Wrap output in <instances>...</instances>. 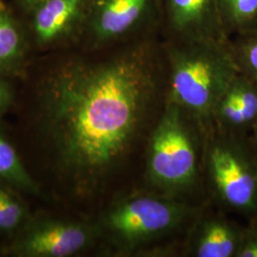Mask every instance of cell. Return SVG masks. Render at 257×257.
<instances>
[{
  "instance_id": "obj_19",
  "label": "cell",
  "mask_w": 257,
  "mask_h": 257,
  "mask_svg": "<svg viewBox=\"0 0 257 257\" xmlns=\"http://www.w3.org/2000/svg\"><path fill=\"white\" fill-rule=\"evenodd\" d=\"M17 1L19 3V7L28 14L41 0H17Z\"/></svg>"
},
{
  "instance_id": "obj_5",
  "label": "cell",
  "mask_w": 257,
  "mask_h": 257,
  "mask_svg": "<svg viewBox=\"0 0 257 257\" xmlns=\"http://www.w3.org/2000/svg\"><path fill=\"white\" fill-rule=\"evenodd\" d=\"M203 170L221 206L248 220L257 218V152L249 136L213 131L205 139Z\"/></svg>"
},
{
  "instance_id": "obj_12",
  "label": "cell",
  "mask_w": 257,
  "mask_h": 257,
  "mask_svg": "<svg viewBox=\"0 0 257 257\" xmlns=\"http://www.w3.org/2000/svg\"><path fill=\"white\" fill-rule=\"evenodd\" d=\"M29 37L19 20L0 1V75L19 74L27 57Z\"/></svg>"
},
{
  "instance_id": "obj_16",
  "label": "cell",
  "mask_w": 257,
  "mask_h": 257,
  "mask_svg": "<svg viewBox=\"0 0 257 257\" xmlns=\"http://www.w3.org/2000/svg\"><path fill=\"white\" fill-rule=\"evenodd\" d=\"M230 46L239 73L257 85V30L231 37Z\"/></svg>"
},
{
  "instance_id": "obj_20",
  "label": "cell",
  "mask_w": 257,
  "mask_h": 257,
  "mask_svg": "<svg viewBox=\"0 0 257 257\" xmlns=\"http://www.w3.org/2000/svg\"><path fill=\"white\" fill-rule=\"evenodd\" d=\"M249 139H250V141H251L253 147L256 150L257 152V121L255 122L253 128L251 130V132H250Z\"/></svg>"
},
{
  "instance_id": "obj_3",
  "label": "cell",
  "mask_w": 257,
  "mask_h": 257,
  "mask_svg": "<svg viewBox=\"0 0 257 257\" xmlns=\"http://www.w3.org/2000/svg\"><path fill=\"white\" fill-rule=\"evenodd\" d=\"M204 137L180 107L165 100L148 144L146 179L157 192L183 200L201 177Z\"/></svg>"
},
{
  "instance_id": "obj_17",
  "label": "cell",
  "mask_w": 257,
  "mask_h": 257,
  "mask_svg": "<svg viewBox=\"0 0 257 257\" xmlns=\"http://www.w3.org/2000/svg\"><path fill=\"white\" fill-rule=\"evenodd\" d=\"M236 257H257V218L243 228Z\"/></svg>"
},
{
  "instance_id": "obj_6",
  "label": "cell",
  "mask_w": 257,
  "mask_h": 257,
  "mask_svg": "<svg viewBox=\"0 0 257 257\" xmlns=\"http://www.w3.org/2000/svg\"><path fill=\"white\" fill-rule=\"evenodd\" d=\"M159 27L160 0H88L79 43L101 51L159 35Z\"/></svg>"
},
{
  "instance_id": "obj_18",
  "label": "cell",
  "mask_w": 257,
  "mask_h": 257,
  "mask_svg": "<svg viewBox=\"0 0 257 257\" xmlns=\"http://www.w3.org/2000/svg\"><path fill=\"white\" fill-rule=\"evenodd\" d=\"M6 78L0 75V114L9 108L13 100V92Z\"/></svg>"
},
{
  "instance_id": "obj_9",
  "label": "cell",
  "mask_w": 257,
  "mask_h": 257,
  "mask_svg": "<svg viewBox=\"0 0 257 257\" xmlns=\"http://www.w3.org/2000/svg\"><path fill=\"white\" fill-rule=\"evenodd\" d=\"M87 5L88 0H41L28 13L32 40L44 49L79 43Z\"/></svg>"
},
{
  "instance_id": "obj_7",
  "label": "cell",
  "mask_w": 257,
  "mask_h": 257,
  "mask_svg": "<svg viewBox=\"0 0 257 257\" xmlns=\"http://www.w3.org/2000/svg\"><path fill=\"white\" fill-rule=\"evenodd\" d=\"M100 238L95 224L57 218L36 219L15 235L6 254L19 257H69L76 255Z\"/></svg>"
},
{
  "instance_id": "obj_14",
  "label": "cell",
  "mask_w": 257,
  "mask_h": 257,
  "mask_svg": "<svg viewBox=\"0 0 257 257\" xmlns=\"http://www.w3.org/2000/svg\"><path fill=\"white\" fill-rule=\"evenodd\" d=\"M228 38L257 30V0H216Z\"/></svg>"
},
{
  "instance_id": "obj_8",
  "label": "cell",
  "mask_w": 257,
  "mask_h": 257,
  "mask_svg": "<svg viewBox=\"0 0 257 257\" xmlns=\"http://www.w3.org/2000/svg\"><path fill=\"white\" fill-rule=\"evenodd\" d=\"M159 35L164 41L230 39L216 0H160Z\"/></svg>"
},
{
  "instance_id": "obj_4",
  "label": "cell",
  "mask_w": 257,
  "mask_h": 257,
  "mask_svg": "<svg viewBox=\"0 0 257 257\" xmlns=\"http://www.w3.org/2000/svg\"><path fill=\"white\" fill-rule=\"evenodd\" d=\"M197 210L163 193H136L112 204L96 223L100 238L119 253H133L179 230Z\"/></svg>"
},
{
  "instance_id": "obj_11",
  "label": "cell",
  "mask_w": 257,
  "mask_h": 257,
  "mask_svg": "<svg viewBox=\"0 0 257 257\" xmlns=\"http://www.w3.org/2000/svg\"><path fill=\"white\" fill-rule=\"evenodd\" d=\"M243 228L218 214L196 216L187 240L193 257H236Z\"/></svg>"
},
{
  "instance_id": "obj_10",
  "label": "cell",
  "mask_w": 257,
  "mask_h": 257,
  "mask_svg": "<svg viewBox=\"0 0 257 257\" xmlns=\"http://www.w3.org/2000/svg\"><path fill=\"white\" fill-rule=\"evenodd\" d=\"M257 121V85L239 73L217 102L213 128L222 134L246 137Z\"/></svg>"
},
{
  "instance_id": "obj_2",
  "label": "cell",
  "mask_w": 257,
  "mask_h": 257,
  "mask_svg": "<svg viewBox=\"0 0 257 257\" xmlns=\"http://www.w3.org/2000/svg\"><path fill=\"white\" fill-rule=\"evenodd\" d=\"M165 100L193 118L204 140L213 132L212 115L221 96L239 74L229 40H162Z\"/></svg>"
},
{
  "instance_id": "obj_13",
  "label": "cell",
  "mask_w": 257,
  "mask_h": 257,
  "mask_svg": "<svg viewBox=\"0 0 257 257\" xmlns=\"http://www.w3.org/2000/svg\"><path fill=\"white\" fill-rule=\"evenodd\" d=\"M0 182L16 190L40 194L37 181L30 175L19 153L8 138L0 131Z\"/></svg>"
},
{
  "instance_id": "obj_1",
  "label": "cell",
  "mask_w": 257,
  "mask_h": 257,
  "mask_svg": "<svg viewBox=\"0 0 257 257\" xmlns=\"http://www.w3.org/2000/svg\"><path fill=\"white\" fill-rule=\"evenodd\" d=\"M165 81L159 35L121 44L100 59L67 58L47 73L33 123L68 193L87 198L101 191L130 155Z\"/></svg>"
},
{
  "instance_id": "obj_15",
  "label": "cell",
  "mask_w": 257,
  "mask_h": 257,
  "mask_svg": "<svg viewBox=\"0 0 257 257\" xmlns=\"http://www.w3.org/2000/svg\"><path fill=\"white\" fill-rule=\"evenodd\" d=\"M16 191L0 182V233L16 235L31 219L26 204Z\"/></svg>"
}]
</instances>
